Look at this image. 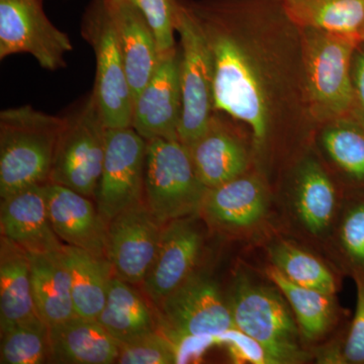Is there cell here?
<instances>
[{"instance_id": "7a4b0ae2", "label": "cell", "mask_w": 364, "mask_h": 364, "mask_svg": "<svg viewBox=\"0 0 364 364\" xmlns=\"http://www.w3.org/2000/svg\"><path fill=\"white\" fill-rule=\"evenodd\" d=\"M64 124L30 105L0 112V198L49 182Z\"/></svg>"}, {"instance_id": "484cf974", "label": "cell", "mask_w": 364, "mask_h": 364, "mask_svg": "<svg viewBox=\"0 0 364 364\" xmlns=\"http://www.w3.org/2000/svg\"><path fill=\"white\" fill-rule=\"evenodd\" d=\"M282 2L289 18L301 28H318L360 39L364 28V0H282Z\"/></svg>"}, {"instance_id": "ba28073f", "label": "cell", "mask_w": 364, "mask_h": 364, "mask_svg": "<svg viewBox=\"0 0 364 364\" xmlns=\"http://www.w3.org/2000/svg\"><path fill=\"white\" fill-rule=\"evenodd\" d=\"M81 36L95 53L92 93L105 124L107 128L132 127L133 95L116 28L104 0H91L81 23Z\"/></svg>"}, {"instance_id": "d4e9b609", "label": "cell", "mask_w": 364, "mask_h": 364, "mask_svg": "<svg viewBox=\"0 0 364 364\" xmlns=\"http://www.w3.org/2000/svg\"><path fill=\"white\" fill-rule=\"evenodd\" d=\"M336 203V189L324 167L310 155L301 158L294 176V205L306 229L323 233L331 224Z\"/></svg>"}, {"instance_id": "7c38bea8", "label": "cell", "mask_w": 364, "mask_h": 364, "mask_svg": "<svg viewBox=\"0 0 364 364\" xmlns=\"http://www.w3.org/2000/svg\"><path fill=\"white\" fill-rule=\"evenodd\" d=\"M163 226L144 202L109 223L107 258L114 277L142 286L156 256Z\"/></svg>"}, {"instance_id": "ac0fdd59", "label": "cell", "mask_w": 364, "mask_h": 364, "mask_svg": "<svg viewBox=\"0 0 364 364\" xmlns=\"http://www.w3.org/2000/svg\"><path fill=\"white\" fill-rule=\"evenodd\" d=\"M267 205L264 178L249 170L221 186L208 188L200 215L220 229H247L264 218Z\"/></svg>"}, {"instance_id": "30bf717a", "label": "cell", "mask_w": 364, "mask_h": 364, "mask_svg": "<svg viewBox=\"0 0 364 364\" xmlns=\"http://www.w3.org/2000/svg\"><path fill=\"white\" fill-rule=\"evenodd\" d=\"M69 36L48 18L43 0H0V59L30 54L46 70L65 68Z\"/></svg>"}, {"instance_id": "cb8c5ba5", "label": "cell", "mask_w": 364, "mask_h": 364, "mask_svg": "<svg viewBox=\"0 0 364 364\" xmlns=\"http://www.w3.org/2000/svg\"><path fill=\"white\" fill-rule=\"evenodd\" d=\"M36 308L51 327L75 317L68 270L59 252L26 253Z\"/></svg>"}, {"instance_id": "1f68e13d", "label": "cell", "mask_w": 364, "mask_h": 364, "mask_svg": "<svg viewBox=\"0 0 364 364\" xmlns=\"http://www.w3.org/2000/svg\"><path fill=\"white\" fill-rule=\"evenodd\" d=\"M145 16L156 38L160 55L176 49V0H129Z\"/></svg>"}, {"instance_id": "8d00e7d4", "label": "cell", "mask_w": 364, "mask_h": 364, "mask_svg": "<svg viewBox=\"0 0 364 364\" xmlns=\"http://www.w3.org/2000/svg\"><path fill=\"white\" fill-rule=\"evenodd\" d=\"M360 39H361V41H363V42H364V28H363V32H361Z\"/></svg>"}, {"instance_id": "5bb4252c", "label": "cell", "mask_w": 364, "mask_h": 364, "mask_svg": "<svg viewBox=\"0 0 364 364\" xmlns=\"http://www.w3.org/2000/svg\"><path fill=\"white\" fill-rule=\"evenodd\" d=\"M179 48L160 56L149 82L133 104L132 127L146 140H179L181 119Z\"/></svg>"}, {"instance_id": "9a60e30c", "label": "cell", "mask_w": 364, "mask_h": 364, "mask_svg": "<svg viewBox=\"0 0 364 364\" xmlns=\"http://www.w3.org/2000/svg\"><path fill=\"white\" fill-rule=\"evenodd\" d=\"M241 127L226 114L215 112L202 135L186 146L205 188L221 186L249 171L251 153L241 135Z\"/></svg>"}, {"instance_id": "f1b7e54d", "label": "cell", "mask_w": 364, "mask_h": 364, "mask_svg": "<svg viewBox=\"0 0 364 364\" xmlns=\"http://www.w3.org/2000/svg\"><path fill=\"white\" fill-rule=\"evenodd\" d=\"M269 256L273 267L293 284L333 296L336 293L332 272L312 254L289 242H279L270 247Z\"/></svg>"}, {"instance_id": "83f0119b", "label": "cell", "mask_w": 364, "mask_h": 364, "mask_svg": "<svg viewBox=\"0 0 364 364\" xmlns=\"http://www.w3.org/2000/svg\"><path fill=\"white\" fill-rule=\"evenodd\" d=\"M321 142L328 156L351 181L364 186V124L353 117L321 127Z\"/></svg>"}, {"instance_id": "e575fe53", "label": "cell", "mask_w": 364, "mask_h": 364, "mask_svg": "<svg viewBox=\"0 0 364 364\" xmlns=\"http://www.w3.org/2000/svg\"><path fill=\"white\" fill-rule=\"evenodd\" d=\"M215 338L226 341L230 345L232 356L237 363L270 364L269 358L263 347L252 337L236 328Z\"/></svg>"}, {"instance_id": "d6a6232c", "label": "cell", "mask_w": 364, "mask_h": 364, "mask_svg": "<svg viewBox=\"0 0 364 364\" xmlns=\"http://www.w3.org/2000/svg\"><path fill=\"white\" fill-rule=\"evenodd\" d=\"M340 242L354 272H364V198L352 203L345 213Z\"/></svg>"}, {"instance_id": "44dd1931", "label": "cell", "mask_w": 364, "mask_h": 364, "mask_svg": "<svg viewBox=\"0 0 364 364\" xmlns=\"http://www.w3.org/2000/svg\"><path fill=\"white\" fill-rule=\"evenodd\" d=\"M41 318L33 296L28 256L1 237L0 245V331Z\"/></svg>"}, {"instance_id": "6da1fadb", "label": "cell", "mask_w": 364, "mask_h": 364, "mask_svg": "<svg viewBox=\"0 0 364 364\" xmlns=\"http://www.w3.org/2000/svg\"><path fill=\"white\" fill-rule=\"evenodd\" d=\"M212 57L215 112L250 132L253 152L313 136L301 28L282 0H183Z\"/></svg>"}, {"instance_id": "d6986e66", "label": "cell", "mask_w": 364, "mask_h": 364, "mask_svg": "<svg viewBox=\"0 0 364 364\" xmlns=\"http://www.w3.org/2000/svg\"><path fill=\"white\" fill-rule=\"evenodd\" d=\"M116 28L133 100L152 78L160 61L154 32L129 0H104Z\"/></svg>"}, {"instance_id": "ffe728a7", "label": "cell", "mask_w": 364, "mask_h": 364, "mask_svg": "<svg viewBox=\"0 0 364 364\" xmlns=\"http://www.w3.org/2000/svg\"><path fill=\"white\" fill-rule=\"evenodd\" d=\"M49 329L52 363H117L119 343L97 320L75 316Z\"/></svg>"}, {"instance_id": "277c9868", "label": "cell", "mask_w": 364, "mask_h": 364, "mask_svg": "<svg viewBox=\"0 0 364 364\" xmlns=\"http://www.w3.org/2000/svg\"><path fill=\"white\" fill-rule=\"evenodd\" d=\"M236 329L255 339L270 364L306 360L299 346V328L279 289L257 284L244 275L235 280L227 299Z\"/></svg>"}, {"instance_id": "603a6c76", "label": "cell", "mask_w": 364, "mask_h": 364, "mask_svg": "<svg viewBox=\"0 0 364 364\" xmlns=\"http://www.w3.org/2000/svg\"><path fill=\"white\" fill-rule=\"evenodd\" d=\"M97 320L119 344L160 329L147 299L134 284L112 277L107 301Z\"/></svg>"}, {"instance_id": "836d02e7", "label": "cell", "mask_w": 364, "mask_h": 364, "mask_svg": "<svg viewBox=\"0 0 364 364\" xmlns=\"http://www.w3.org/2000/svg\"><path fill=\"white\" fill-rule=\"evenodd\" d=\"M353 277L358 289V301L342 359L347 363L364 364V272H353Z\"/></svg>"}, {"instance_id": "8fae6325", "label": "cell", "mask_w": 364, "mask_h": 364, "mask_svg": "<svg viewBox=\"0 0 364 364\" xmlns=\"http://www.w3.org/2000/svg\"><path fill=\"white\" fill-rule=\"evenodd\" d=\"M147 146L148 141L133 127L107 128L104 165L95 198L107 223L144 202Z\"/></svg>"}, {"instance_id": "2e32d148", "label": "cell", "mask_w": 364, "mask_h": 364, "mask_svg": "<svg viewBox=\"0 0 364 364\" xmlns=\"http://www.w3.org/2000/svg\"><path fill=\"white\" fill-rule=\"evenodd\" d=\"M48 210L53 229L65 245L83 249L107 257L109 223L100 214L97 203L59 184H46Z\"/></svg>"}, {"instance_id": "7402d4cb", "label": "cell", "mask_w": 364, "mask_h": 364, "mask_svg": "<svg viewBox=\"0 0 364 364\" xmlns=\"http://www.w3.org/2000/svg\"><path fill=\"white\" fill-rule=\"evenodd\" d=\"M68 270L76 316L97 320L107 301L114 272L107 257L65 245L60 250Z\"/></svg>"}, {"instance_id": "d590c367", "label": "cell", "mask_w": 364, "mask_h": 364, "mask_svg": "<svg viewBox=\"0 0 364 364\" xmlns=\"http://www.w3.org/2000/svg\"><path fill=\"white\" fill-rule=\"evenodd\" d=\"M352 80L354 88L353 117L364 124V42L358 46L354 54Z\"/></svg>"}, {"instance_id": "4dcf8cb0", "label": "cell", "mask_w": 364, "mask_h": 364, "mask_svg": "<svg viewBox=\"0 0 364 364\" xmlns=\"http://www.w3.org/2000/svg\"><path fill=\"white\" fill-rule=\"evenodd\" d=\"M178 360V348L161 330L119 344V364H171Z\"/></svg>"}, {"instance_id": "e0dca14e", "label": "cell", "mask_w": 364, "mask_h": 364, "mask_svg": "<svg viewBox=\"0 0 364 364\" xmlns=\"http://www.w3.org/2000/svg\"><path fill=\"white\" fill-rule=\"evenodd\" d=\"M47 183L36 184L1 198V237L26 253L59 252L64 246L50 220Z\"/></svg>"}, {"instance_id": "3957f363", "label": "cell", "mask_w": 364, "mask_h": 364, "mask_svg": "<svg viewBox=\"0 0 364 364\" xmlns=\"http://www.w3.org/2000/svg\"><path fill=\"white\" fill-rule=\"evenodd\" d=\"M304 70L311 114L318 128L353 117L352 64L363 41L354 36L301 28Z\"/></svg>"}, {"instance_id": "52a82bcc", "label": "cell", "mask_w": 364, "mask_h": 364, "mask_svg": "<svg viewBox=\"0 0 364 364\" xmlns=\"http://www.w3.org/2000/svg\"><path fill=\"white\" fill-rule=\"evenodd\" d=\"M176 30L181 41L182 107L178 138L189 146L202 135L215 114L214 71L203 32L183 0H176Z\"/></svg>"}, {"instance_id": "9c48e42d", "label": "cell", "mask_w": 364, "mask_h": 364, "mask_svg": "<svg viewBox=\"0 0 364 364\" xmlns=\"http://www.w3.org/2000/svg\"><path fill=\"white\" fill-rule=\"evenodd\" d=\"M158 310L159 328L174 343L186 340L215 338L234 329L227 299L215 280L193 273Z\"/></svg>"}, {"instance_id": "4316f807", "label": "cell", "mask_w": 364, "mask_h": 364, "mask_svg": "<svg viewBox=\"0 0 364 364\" xmlns=\"http://www.w3.org/2000/svg\"><path fill=\"white\" fill-rule=\"evenodd\" d=\"M267 275L289 301L306 339L320 338L329 330L335 317L333 294L294 284L273 265L267 268Z\"/></svg>"}, {"instance_id": "4fadbf2b", "label": "cell", "mask_w": 364, "mask_h": 364, "mask_svg": "<svg viewBox=\"0 0 364 364\" xmlns=\"http://www.w3.org/2000/svg\"><path fill=\"white\" fill-rule=\"evenodd\" d=\"M202 247L195 217L164 224L156 256L142 284L144 294L157 309L196 272Z\"/></svg>"}, {"instance_id": "8992f818", "label": "cell", "mask_w": 364, "mask_h": 364, "mask_svg": "<svg viewBox=\"0 0 364 364\" xmlns=\"http://www.w3.org/2000/svg\"><path fill=\"white\" fill-rule=\"evenodd\" d=\"M207 191L183 143L148 141L144 203L162 224L200 215Z\"/></svg>"}, {"instance_id": "f546056e", "label": "cell", "mask_w": 364, "mask_h": 364, "mask_svg": "<svg viewBox=\"0 0 364 364\" xmlns=\"http://www.w3.org/2000/svg\"><path fill=\"white\" fill-rule=\"evenodd\" d=\"M0 363H52L49 326L38 318L1 332Z\"/></svg>"}, {"instance_id": "5b68a950", "label": "cell", "mask_w": 364, "mask_h": 364, "mask_svg": "<svg viewBox=\"0 0 364 364\" xmlns=\"http://www.w3.org/2000/svg\"><path fill=\"white\" fill-rule=\"evenodd\" d=\"M49 182L95 198L104 165L107 126L91 92L65 116Z\"/></svg>"}]
</instances>
